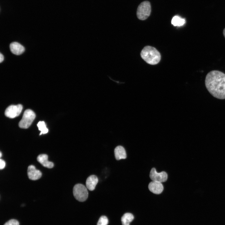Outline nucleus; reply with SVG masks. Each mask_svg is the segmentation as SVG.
I'll return each instance as SVG.
<instances>
[{
	"instance_id": "obj_1",
	"label": "nucleus",
	"mask_w": 225,
	"mask_h": 225,
	"mask_svg": "<svg viewBox=\"0 0 225 225\" xmlns=\"http://www.w3.org/2000/svg\"><path fill=\"white\" fill-rule=\"evenodd\" d=\"M205 82L207 89L213 96L225 99V74L218 70L211 71L206 75Z\"/></svg>"
},
{
	"instance_id": "obj_2",
	"label": "nucleus",
	"mask_w": 225,
	"mask_h": 225,
	"mask_svg": "<svg viewBox=\"0 0 225 225\" xmlns=\"http://www.w3.org/2000/svg\"><path fill=\"white\" fill-rule=\"evenodd\" d=\"M141 58L148 63L151 65L157 64L161 59L160 52L155 48L146 46L142 50Z\"/></svg>"
},
{
	"instance_id": "obj_3",
	"label": "nucleus",
	"mask_w": 225,
	"mask_h": 225,
	"mask_svg": "<svg viewBox=\"0 0 225 225\" xmlns=\"http://www.w3.org/2000/svg\"><path fill=\"white\" fill-rule=\"evenodd\" d=\"M151 12L150 3L148 1L141 2L138 6L137 10L138 18L141 20H145L150 16Z\"/></svg>"
},
{
	"instance_id": "obj_4",
	"label": "nucleus",
	"mask_w": 225,
	"mask_h": 225,
	"mask_svg": "<svg viewBox=\"0 0 225 225\" xmlns=\"http://www.w3.org/2000/svg\"><path fill=\"white\" fill-rule=\"evenodd\" d=\"M73 194L77 200L80 202H84L87 198L88 192L87 188L83 184H77L73 187Z\"/></svg>"
},
{
	"instance_id": "obj_5",
	"label": "nucleus",
	"mask_w": 225,
	"mask_h": 225,
	"mask_svg": "<svg viewBox=\"0 0 225 225\" xmlns=\"http://www.w3.org/2000/svg\"><path fill=\"white\" fill-rule=\"evenodd\" d=\"M35 117V114L33 111L30 109L26 110L19 123V127L22 128H28L32 123Z\"/></svg>"
},
{
	"instance_id": "obj_6",
	"label": "nucleus",
	"mask_w": 225,
	"mask_h": 225,
	"mask_svg": "<svg viewBox=\"0 0 225 225\" xmlns=\"http://www.w3.org/2000/svg\"><path fill=\"white\" fill-rule=\"evenodd\" d=\"M22 108V106L21 104L10 105L6 109L5 115L10 118H15L21 113Z\"/></svg>"
},
{
	"instance_id": "obj_7",
	"label": "nucleus",
	"mask_w": 225,
	"mask_h": 225,
	"mask_svg": "<svg viewBox=\"0 0 225 225\" xmlns=\"http://www.w3.org/2000/svg\"><path fill=\"white\" fill-rule=\"evenodd\" d=\"M149 176L152 181L162 182H166L168 179V174L164 171L158 173L155 168H152L150 172Z\"/></svg>"
},
{
	"instance_id": "obj_8",
	"label": "nucleus",
	"mask_w": 225,
	"mask_h": 225,
	"mask_svg": "<svg viewBox=\"0 0 225 225\" xmlns=\"http://www.w3.org/2000/svg\"><path fill=\"white\" fill-rule=\"evenodd\" d=\"M27 174L29 178L33 180L39 179L42 175L41 171L36 169L35 167L33 165H31L28 167Z\"/></svg>"
},
{
	"instance_id": "obj_9",
	"label": "nucleus",
	"mask_w": 225,
	"mask_h": 225,
	"mask_svg": "<svg viewBox=\"0 0 225 225\" xmlns=\"http://www.w3.org/2000/svg\"><path fill=\"white\" fill-rule=\"evenodd\" d=\"M148 188L151 192L157 194L161 193L163 190V187L161 182L154 181L149 183Z\"/></svg>"
},
{
	"instance_id": "obj_10",
	"label": "nucleus",
	"mask_w": 225,
	"mask_h": 225,
	"mask_svg": "<svg viewBox=\"0 0 225 225\" xmlns=\"http://www.w3.org/2000/svg\"><path fill=\"white\" fill-rule=\"evenodd\" d=\"M10 49L11 52L16 55H20L25 51L24 47L17 42L11 43L10 45Z\"/></svg>"
},
{
	"instance_id": "obj_11",
	"label": "nucleus",
	"mask_w": 225,
	"mask_h": 225,
	"mask_svg": "<svg viewBox=\"0 0 225 225\" xmlns=\"http://www.w3.org/2000/svg\"><path fill=\"white\" fill-rule=\"evenodd\" d=\"M38 161L44 167L51 168L54 166L53 163L48 160V156L46 154L39 155L37 157Z\"/></svg>"
},
{
	"instance_id": "obj_12",
	"label": "nucleus",
	"mask_w": 225,
	"mask_h": 225,
	"mask_svg": "<svg viewBox=\"0 0 225 225\" xmlns=\"http://www.w3.org/2000/svg\"><path fill=\"white\" fill-rule=\"evenodd\" d=\"M98 182V179L95 175H91L88 177L86 181L87 188L89 190L93 191Z\"/></svg>"
},
{
	"instance_id": "obj_13",
	"label": "nucleus",
	"mask_w": 225,
	"mask_h": 225,
	"mask_svg": "<svg viewBox=\"0 0 225 225\" xmlns=\"http://www.w3.org/2000/svg\"><path fill=\"white\" fill-rule=\"evenodd\" d=\"M114 154L115 158L117 160L124 159L127 157L126 151L124 148L122 146H118L115 149Z\"/></svg>"
},
{
	"instance_id": "obj_14",
	"label": "nucleus",
	"mask_w": 225,
	"mask_h": 225,
	"mask_svg": "<svg viewBox=\"0 0 225 225\" xmlns=\"http://www.w3.org/2000/svg\"><path fill=\"white\" fill-rule=\"evenodd\" d=\"M134 216L130 213H125L121 218L122 225H130V223L133 220Z\"/></svg>"
},
{
	"instance_id": "obj_15",
	"label": "nucleus",
	"mask_w": 225,
	"mask_h": 225,
	"mask_svg": "<svg viewBox=\"0 0 225 225\" xmlns=\"http://www.w3.org/2000/svg\"><path fill=\"white\" fill-rule=\"evenodd\" d=\"M185 21L184 19L181 18L178 16L174 17L171 21L172 24L175 26H182L185 24Z\"/></svg>"
},
{
	"instance_id": "obj_16",
	"label": "nucleus",
	"mask_w": 225,
	"mask_h": 225,
	"mask_svg": "<svg viewBox=\"0 0 225 225\" xmlns=\"http://www.w3.org/2000/svg\"><path fill=\"white\" fill-rule=\"evenodd\" d=\"M39 130L41 131L40 135L46 134L48 132V129L47 128L45 122L44 121H39L37 124Z\"/></svg>"
},
{
	"instance_id": "obj_17",
	"label": "nucleus",
	"mask_w": 225,
	"mask_h": 225,
	"mask_svg": "<svg viewBox=\"0 0 225 225\" xmlns=\"http://www.w3.org/2000/svg\"><path fill=\"white\" fill-rule=\"evenodd\" d=\"M108 222L107 218L105 216H102L99 218L97 225H107Z\"/></svg>"
},
{
	"instance_id": "obj_18",
	"label": "nucleus",
	"mask_w": 225,
	"mask_h": 225,
	"mask_svg": "<svg viewBox=\"0 0 225 225\" xmlns=\"http://www.w3.org/2000/svg\"><path fill=\"white\" fill-rule=\"evenodd\" d=\"M4 225H19V222L16 219H12L6 222Z\"/></svg>"
},
{
	"instance_id": "obj_19",
	"label": "nucleus",
	"mask_w": 225,
	"mask_h": 225,
	"mask_svg": "<svg viewBox=\"0 0 225 225\" xmlns=\"http://www.w3.org/2000/svg\"><path fill=\"white\" fill-rule=\"evenodd\" d=\"M5 166V162L2 159H0V169H3Z\"/></svg>"
},
{
	"instance_id": "obj_20",
	"label": "nucleus",
	"mask_w": 225,
	"mask_h": 225,
	"mask_svg": "<svg viewBox=\"0 0 225 225\" xmlns=\"http://www.w3.org/2000/svg\"><path fill=\"white\" fill-rule=\"evenodd\" d=\"M4 57L3 55L0 53V62L1 63L4 60Z\"/></svg>"
},
{
	"instance_id": "obj_21",
	"label": "nucleus",
	"mask_w": 225,
	"mask_h": 225,
	"mask_svg": "<svg viewBox=\"0 0 225 225\" xmlns=\"http://www.w3.org/2000/svg\"><path fill=\"white\" fill-rule=\"evenodd\" d=\"M223 36L225 38V28H224V29L223 30Z\"/></svg>"
},
{
	"instance_id": "obj_22",
	"label": "nucleus",
	"mask_w": 225,
	"mask_h": 225,
	"mask_svg": "<svg viewBox=\"0 0 225 225\" xmlns=\"http://www.w3.org/2000/svg\"><path fill=\"white\" fill-rule=\"evenodd\" d=\"M2 153H1V152H0V157H1V156H2Z\"/></svg>"
}]
</instances>
